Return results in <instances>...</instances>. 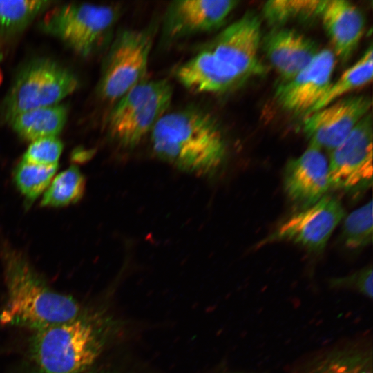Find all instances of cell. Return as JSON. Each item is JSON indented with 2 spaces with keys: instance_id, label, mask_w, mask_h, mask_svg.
<instances>
[{
  "instance_id": "obj_1",
  "label": "cell",
  "mask_w": 373,
  "mask_h": 373,
  "mask_svg": "<svg viewBox=\"0 0 373 373\" xmlns=\"http://www.w3.org/2000/svg\"><path fill=\"white\" fill-rule=\"evenodd\" d=\"M0 256L7 289L1 325L36 331L80 317L75 299L51 289L21 251L1 242Z\"/></svg>"
},
{
  "instance_id": "obj_2",
  "label": "cell",
  "mask_w": 373,
  "mask_h": 373,
  "mask_svg": "<svg viewBox=\"0 0 373 373\" xmlns=\"http://www.w3.org/2000/svg\"><path fill=\"white\" fill-rule=\"evenodd\" d=\"M150 135L157 157L185 171L209 173L216 169L225 157V139L218 122L199 108L168 111Z\"/></svg>"
},
{
  "instance_id": "obj_3",
  "label": "cell",
  "mask_w": 373,
  "mask_h": 373,
  "mask_svg": "<svg viewBox=\"0 0 373 373\" xmlns=\"http://www.w3.org/2000/svg\"><path fill=\"white\" fill-rule=\"evenodd\" d=\"M101 347L94 327L81 317L36 330L30 342L34 373H84Z\"/></svg>"
},
{
  "instance_id": "obj_4",
  "label": "cell",
  "mask_w": 373,
  "mask_h": 373,
  "mask_svg": "<svg viewBox=\"0 0 373 373\" xmlns=\"http://www.w3.org/2000/svg\"><path fill=\"white\" fill-rule=\"evenodd\" d=\"M78 86L76 75L59 62L47 57L28 61L0 103V127L20 113L60 104Z\"/></svg>"
},
{
  "instance_id": "obj_5",
  "label": "cell",
  "mask_w": 373,
  "mask_h": 373,
  "mask_svg": "<svg viewBox=\"0 0 373 373\" xmlns=\"http://www.w3.org/2000/svg\"><path fill=\"white\" fill-rule=\"evenodd\" d=\"M165 79H145L114 103L106 122L111 137L125 147L137 145L168 111L173 97Z\"/></svg>"
},
{
  "instance_id": "obj_6",
  "label": "cell",
  "mask_w": 373,
  "mask_h": 373,
  "mask_svg": "<svg viewBox=\"0 0 373 373\" xmlns=\"http://www.w3.org/2000/svg\"><path fill=\"white\" fill-rule=\"evenodd\" d=\"M119 12V8L114 6L68 3L47 12L39 28L77 55L86 57L110 32Z\"/></svg>"
},
{
  "instance_id": "obj_7",
  "label": "cell",
  "mask_w": 373,
  "mask_h": 373,
  "mask_svg": "<svg viewBox=\"0 0 373 373\" xmlns=\"http://www.w3.org/2000/svg\"><path fill=\"white\" fill-rule=\"evenodd\" d=\"M151 29H126L111 45L102 64L97 94L115 103L146 79L152 49Z\"/></svg>"
},
{
  "instance_id": "obj_8",
  "label": "cell",
  "mask_w": 373,
  "mask_h": 373,
  "mask_svg": "<svg viewBox=\"0 0 373 373\" xmlns=\"http://www.w3.org/2000/svg\"><path fill=\"white\" fill-rule=\"evenodd\" d=\"M261 23L254 12L245 13L199 50L242 80L264 72L258 58Z\"/></svg>"
},
{
  "instance_id": "obj_9",
  "label": "cell",
  "mask_w": 373,
  "mask_h": 373,
  "mask_svg": "<svg viewBox=\"0 0 373 373\" xmlns=\"http://www.w3.org/2000/svg\"><path fill=\"white\" fill-rule=\"evenodd\" d=\"M372 117L368 113L330 153L329 186L354 193L372 183Z\"/></svg>"
},
{
  "instance_id": "obj_10",
  "label": "cell",
  "mask_w": 373,
  "mask_h": 373,
  "mask_svg": "<svg viewBox=\"0 0 373 373\" xmlns=\"http://www.w3.org/2000/svg\"><path fill=\"white\" fill-rule=\"evenodd\" d=\"M344 216L345 211L340 201L325 195L315 204L290 216L262 243L290 242L318 252L325 248Z\"/></svg>"
},
{
  "instance_id": "obj_11",
  "label": "cell",
  "mask_w": 373,
  "mask_h": 373,
  "mask_svg": "<svg viewBox=\"0 0 373 373\" xmlns=\"http://www.w3.org/2000/svg\"><path fill=\"white\" fill-rule=\"evenodd\" d=\"M371 98L358 95L342 97L306 115L303 129L312 144L332 151L369 113Z\"/></svg>"
},
{
  "instance_id": "obj_12",
  "label": "cell",
  "mask_w": 373,
  "mask_h": 373,
  "mask_svg": "<svg viewBox=\"0 0 373 373\" xmlns=\"http://www.w3.org/2000/svg\"><path fill=\"white\" fill-rule=\"evenodd\" d=\"M335 64L333 51L319 50L304 69L278 86L276 97L280 105L295 113L308 114L330 86Z\"/></svg>"
},
{
  "instance_id": "obj_13",
  "label": "cell",
  "mask_w": 373,
  "mask_h": 373,
  "mask_svg": "<svg viewBox=\"0 0 373 373\" xmlns=\"http://www.w3.org/2000/svg\"><path fill=\"white\" fill-rule=\"evenodd\" d=\"M238 3L234 0L172 1L164 15V35L174 39L213 31L224 24Z\"/></svg>"
},
{
  "instance_id": "obj_14",
  "label": "cell",
  "mask_w": 373,
  "mask_h": 373,
  "mask_svg": "<svg viewBox=\"0 0 373 373\" xmlns=\"http://www.w3.org/2000/svg\"><path fill=\"white\" fill-rule=\"evenodd\" d=\"M283 184L288 198L301 209L324 197L330 186L329 163L322 149L309 144L300 155L290 160Z\"/></svg>"
},
{
  "instance_id": "obj_15",
  "label": "cell",
  "mask_w": 373,
  "mask_h": 373,
  "mask_svg": "<svg viewBox=\"0 0 373 373\" xmlns=\"http://www.w3.org/2000/svg\"><path fill=\"white\" fill-rule=\"evenodd\" d=\"M263 44L269 62L283 82L304 69L320 50L312 39L289 28H276L265 37Z\"/></svg>"
},
{
  "instance_id": "obj_16",
  "label": "cell",
  "mask_w": 373,
  "mask_h": 373,
  "mask_svg": "<svg viewBox=\"0 0 373 373\" xmlns=\"http://www.w3.org/2000/svg\"><path fill=\"white\" fill-rule=\"evenodd\" d=\"M335 56L346 62L352 57L365 30L361 11L345 0H324L320 16Z\"/></svg>"
},
{
  "instance_id": "obj_17",
  "label": "cell",
  "mask_w": 373,
  "mask_h": 373,
  "mask_svg": "<svg viewBox=\"0 0 373 373\" xmlns=\"http://www.w3.org/2000/svg\"><path fill=\"white\" fill-rule=\"evenodd\" d=\"M372 365V348L351 343L315 356L300 373H373Z\"/></svg>"
},
{
  "instance_id": "obj_18",
  "label": "cell",
  "mask_w": 373,
  "mask_h": 373,
  "mask_svg": "<svg viewBox=\"0 0 373 373\" xmlns=\"http://www.w3.org/2000/svg\"><path fill=\"white\" fill-rule=\"evenodd\" d=\"M67 118V106L57 104L20 113L8 125L19 137L32 142L44 137H57Z\"/></svg>"
},
{
  "instance_id": "obj_19",
  "label": "cell",
  "mask_w": 373,
  "mask_h": 373,
  "mask_svg": "<svg viewBox=\"0 0 373 373\" xmlns=\"http://www.w3.org/2000/svg\"><path fill=\"white\" fill-rule=\"evenodd\" d=\"M372 76L373 50L372 45H370L356 63L345 70L338 79L332 82L326 93L309 113L344 97L350 92L367 85L372 80Z\"/></svg>"
},
{
  "instance_id": "obj_20",
  "label": "cell",
  "mask_w": 373,
  "mask_h": 373,
  "mask_svg": "<svg viewBox=\"0 0 373 373\" xmlns=\"http://www.w3.org/2000/svg\"><path fill=\"white\" fill-rule=\"evenodd\" d=\"M52 3L44 0L0 1V37L21 33Z\"/></svg>"
},
{
  "instance_id": "obj_21",
  "label": "cell",
  "mask_w": 373,
  "mask_h": 373,
  "mask_svg": "<svg viewBox=\"0 0 373 373\" xmlns=\"http://www.w3.org/2000/svg\"><path fill=\"white\" fill-rule=\"evenodd\" d=\"M86 181L79 169L72 166L55 176L44 193L41 207H60L74 204L83 196Z\"/></svg>"
},
{
  "instance_id": "obj_22",
  "label": "cell",
  "mask_w": 373,
  "mask_h": 373,
  "mask_svg": "<svg viewBox=\"0 0 373 373\" xmlns=\"http://www.w3.org/2000/svg\"><path fill=\"white\" fill-rule=\"evenodd\" d=\"M57 165L44 166L21 160L14 170L17 189L29 203L45 192L55 175Z\"/></svg>"
},
{
  "instance_id": "obj_23",
  "label": "cell",
  "mask_w": 373,
  "mask_h": 373,
  "mask_svg": "<svg viewBox=\"0 0 373 373\" xmlns=\"http://www.w3.org/2000/svg\"><path fill=\"white\" fill-rule=\"evenodd\" d=\"M323 1H268L263 6L264 16L272 26H278L294 20L319 17Z\"/></svg>"
},
{
  "instance_id": "obj_24",
  "label": "cell",
  "mask_w": 373,
  "mask_h": 373,
  "mask_svg": "<svg viewBox=\"0 0 373 373\" xmlns=\"http://www.w3.org/2000/svg\"><path fill=\"white\" fill-rule=\"evenodd\" d=\"M372 237V202L370 200L346 217L343 225L341 238L347 248L358 249L370 245Z\"/></svg>"
},
{
  "instance_id": "obj_25",
  "label": "cell",
  "mask_w": 373,
  "mask_h": 373,
  "mask_svg": "<svg viewBox=\"0 0 373 373\" xmlns=\"http://www.w3.org/2000/svg\"><path fill=\"white\" fill-rule=\"evenodd\" d=\"M63 143L57 137H44L30 142L21 160L35 164L57 165Z\"/></svg>"
},
{
  "instance_id": "obj_26",
  "label": "cell",
  "mask_w": 373,
  "mask_h": 373,
  "mask_svg": "<svg viewBox=\"0 0 373 373\" xmlns=\"http://www.w3.org/2000/svg\"><path fill=\"white\" fill-rule=\"evenodd\" d=\"M372 267H366L360 271L345 277L334 278L330 285L335 288L350 289L364 296L372 298Z\"/></svg>"
},
{
  "instance_id": "obj_27",
  "label": "cell",
  "mask_w": 373,
  "mask_h": 373,
  "mask_svg": "<svg viewBox=\"0 0 373 373\" xmlns=\"http://www.w3.org/2000/svg\"><path fill=\"white\" fill-rule=\"evenodd\" d=\"M89 373H105V372H89Z\"/></svg>"
}]
</instances>
